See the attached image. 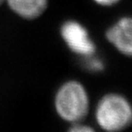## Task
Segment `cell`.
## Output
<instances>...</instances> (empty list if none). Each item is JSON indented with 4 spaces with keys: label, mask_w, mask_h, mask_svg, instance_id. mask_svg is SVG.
<instances>
[{
    "label": "cell",
    "mask_w": 132,
    "mask_h": 132,
    "mask_svg": "<svg viewBox=\"0 0 132 132\" xmlns=\"http://www.w3.org/2000/svg\"><path fill=\"white\" fill-rule=\"evenodd\" d=\"M70 131L72 132H91L94 130L89 126H87L85 125H81L79 123H75L73 126L70 129Z\"/></svg>",
    "instance_id": "obj_7"
},
{
    "label": "cell",
    "mask_w": 132,
    "mask_h": 132,
    "mask_svg": "<svg viewBox=\"0 0 132 132\" xmlns=\"http://www.w3.org/2000/svg\"><path fill=\"white\" fill-rule=\"evenodd\" d=\"M108 41L121 53L132 57V18L123 17L106 31Z\"/></svg>",
    "instance_id": "obj_4"
},
{
    "label": "cell",
    "mask_w": 132,
    "mask_h": 132,
    "mask_svg": "<svg viewBox=\"0 0 132 132\" xmlns=\"http://www.w3.org/2000/svg\"><path fill=\"white\" fill-rule=\"evenodd\" d=\"M3 1H4V0H0V4H2V2H3Z\"/></svg>",
    "instance_id": "obj_9"
},
{
    "label": "cell",
    "mask_w": 132,
    "mask_h": 132,
    "mask_svg": "<svg viewBox=\"0 0 132 132\" xmlns=\"http://www.w3.org/2000/svg\"><path fill=\"white\" fill-rule=\"evenodd\" d=\"M12 11L25 19L39 16L47 7L48 0H6Z\"/></svg>",
    "instance_id": "obj_5"
},
{
    "label": "cell",
    "mask_w": 132,
    "mask_h": 132,
    "mask_svg": "<svg viewBox=\"0 0 132 132\" xmlns=\"http://www.w3.org/2000/svg\"><path fill=\"white\" fill-rule=\"evenodd\" d=\"M55 108L67 122L75 123L82 120L89 109V98L82 84L76 81L63 84L56 94Z\"/></svg>",
    "instance_id": "obj_1"
},
{
    "label": "cell",
    "mask_w": 132,
    "mask_h": 132,
    "mask_svg": "<svg viewBox=\"0 0 132 132\" xmlns=\"http://www.w3.org/2000/svg\"><path fill=\"white\" fill-rule=\"evenodd\" d=\"M95 118L100 127L106 131L125 130L132 123V105L118 94H108L97 105Z\"/></svg>",
    "instance_id": "obj_2"
},
{
    "label": "cell",
    "mask_w": 132,
    "mask_h": 132,
    "mask_svg": "<svg viewBox=\"0 0 132 132\" xmlns=\"http://www.w3.org/2000/svg\"><path fill=\"white\" fill-rule=\"evenodd\" d=\"M86 61L85 64L88 68V70L91 71H101L104 68V64L103 62L98 57H94V54L90 55V56L85 57Z\"/></svg>",
    "instance_id": "obj_6"
},
{
    "label": "cell",
    "mask_w": 132,
    "mask_h": 132,
    "mask_svg": "<svg viewBox=\"0 0 132 132\" xmlns=\"http://www.w3.org/2000/svg\"><path fill=\"white\" fill-rule=\"evenodd\" d=\"M62 39L71 51L82 57L93 55L95 45L90 38L88 30L76 21H67L62 25Z\"/></svg>",
    "instance_id": "obj_3"
},
{
    "label": "cell",
    "mask_w": 132,
    "mask_h": 132,
    "mask_svg": "<svg viewBox=\"0 0 132 132\" xmlns=\"http://www.w3.org/2000/svg\"><path fill=\"white\" fill-rule=\"evenodd\" d=\"M94 1L102 6H112V5L117 4L119 0H94Z\"/></svg>",
    "instance_id": "obj_8"
}]
</instances>
